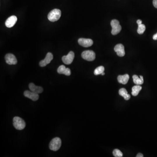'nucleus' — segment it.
I'll list each match as a JSON object with an SVG mask.
<instances>
[{"instance_id": "a211bd4d", "label": "nucleus", "mask_w": 157, "mask_h": 157, "mask_svg": "<svg viewBox=\"0 0 157 157\" xmlns=\"http://www.w3.org/2000/svg\"><path fill=\"white\" fill-rule=\"evenodd\" d=\"M142 87L140 85L135 86L132 88V94L133 96H137L139 94V92L142 90Z\"/></svg>"}, {"instance_id": "aec40b11", "label": "nucleus", "mask_w": 157, "mask_h": 157, "mask_svg": "<svg viewBox=\"0 0 157 157\" xmlns=\"http://www.w3.org/2000/svg\"><path fill=\"white\" fill-rule=\"evenodd\" d=\"M145 29H146V27L144 25L142 24V23L138 24V29H137V32L138 34L140 35L143 34Z\"/></svg>"}, {"instance_id": "4be33fe9", "label": "nucleus", "mask_w": 157, "mask_h": 157, "mask_svg": "<svg viewBox=\"0 0 157 157\" xmlns=\"http://www.w3.org/2000/svg\"><path fill=\"white\" fill-rule=\"evenodd\" d=\"M153 4L154 7L157 8V0H153Z\"/></svg>"}, {"instance_id": "6ab92c4d", "label": "nucleus", "mask_w": 157, "mask_h": 157, "mask_svg": "<svg viewBox=\"0 0 157 157\" xmlns=\"http://www.w3.org/2000/svg\"><path fill=\"white\" fill-rule=\"evenodd\" d=\"M104 71V67L103 66L98 67L94 70V74L95 75L101 74Z\"/></svg>"}, {"instance_id": "ddd939ff", "label": "nucleus", "mask_w": 157, "mask_h": 157, "mask_svg": "<svg viewBox=\"0 0 157 157\" xmlns=\"http://www.w3.org/2000/svg\"><path fill=\"white\" fill-rule=\"evenodd\" d=\"M57 72L59 74H62L67 76H69L71 75L70 69L68 68H66L64 65H61L58 68Z\"/></svg>"}, {"instance_id": "7ed1b4c3", "label": "nucleus", "mask_w": 157, "mask_h": 157, "mask_svg": "<svg viewBox=\"0 0 157 157\" xmlns=\"http://www.w3.org/2000/svg\"><path fill=\"white\" fill-rule=\"evenodd\" d=\"M13 126L16 129L22 130L25 128L26 123L22 118L15 117L13 118Z\"/></svg>"}, {"instance_id": "f257e3e1", "label": "nucleus", "mask_w": 157, "mask_h": 157, "mask_svg": "<svg viewBox=\"0 0 157 157\" xmlns=\"http://www.w3.org/2000/svg\"><path fill=\"white\" fill-rule=\"evenodd\" d=\"M61 16V11L58 9H54L48 13V18L51 22H55L59 20Z\"/></svg>"}, {"instance_id": "5701e85b", "label": "nucleus", "mask_w": 157, "mask_h": 157, "mask_svg": "<svg viewBox=\"0 0 157 157\" xmlns=\"http://www.w3.org/2000/svg\"><path fill=\"white\" fill-rule=\"evenodd\" d=\"M153 39L154 40H157V33L153 36Z\"/></svg>"}, {"instance_id": "f03ea898", "label": "nucleus", "mask_w": 157, "mask_h": 157, "mask_svg": "<svg viewBox=\"0 0 157 157\" xmlns=\"http://www.w3.org/2000/svg\"><path fill=\"white\" fill-rule=\"evenodd\" d=\"M62 141L60 138L55 137L52 139L49 143V149L53 151H56L59 150L61 146Z\"/></svg>"}, {"instance_id": "f8f14e48", "label": "nucleus", "mask_w": 157, "mask_h": 157, "mask_svg": "<svg viewBox=\"0 0 157 157\" xmlns=\"http://www.w3.org/2000/svg\"><path fill=\"white\" fill-rule=\"evenodd\" d=\"M17 21V18L15 15H12L9 17L5 22V24L8 28H11L15 24Z\"/></svg>"}, {"instance_id": "4468645a", "label": "nucleus", "mask_w": 157, "mask_h": 157, "mask_svg": "<svg viewBox=\"0 0 157 157\" xmlns=\"http://www.w3.org/2000/svg\"><path fill=\"white\" fill-rule=\"evenodd\" d=\"M29 88L31 91L35 93H41L43 91V89L41 86H38L35 85L33 83H30L29 84Z\"/></svg>"}, {"instance_id": "20e7f679", "label": "nucleus", "mask_w": 157, "mask_h": 157, "mask_svg": "<svg viewBox=\"0 0 157 157\" xmlns=\"http://www.w3.org/2000/svg\"><path fill=\"white\" fill-rule=\"evenodd\" d=\"M81 56L84 60L88 61H93L96 58L95 53L92 50H86L84 51L82 53Z\"/></svg>"}, {"instance_id": "393cba45", "label": "nucleus", "mask_w": 157, "mask_h": 157, "mask_svg": "<svg viewBox=\"0 0 157 157\" xmlns=\"http://www.w3.org/2000/svg\"><path fill=\"white\" fill-rule=\"evenodd\" d=\"M104 74H105V73H104H104H102V74H101V75H102V76L104 75Z\"/></svg>"}, {"instance_id": "412c9836", "label": "nucleus", "mask_w": 157, "mask_h": 157, "mask_svg": "<svg viewBox=\"0 0 157 157\" xmlns=\"http://www.w3.org/2000/svg\"><path fill=\"white\" fill-rule=\"evenodd\" d=\"M113 153L114 156L115 157H122L123 156L121 151L118 149H114Z\"/></svg>"}, {"instance_id": "2eb2a0df", "label": "nucleus", "mask_w": 157, "mask_h": 157, "mask_svg": "<svg viewBox=\"0 0 157 157\" xmlns=\"http://www.w3.org/2000/svg\"><path fill=\"white\" fill-rule=\"evenodd\" d=\"M129 79V76L128 74L119 75L118 77V82L123 84H126Z\"/></svg>"}, {"instance_id": "423d86ee", "label": "nucleus", "mask_w": 157, "mask_h": 157, "mask_svg": "<svg viewBox=\"0 0 157 157\" xmlns=\"http://www.w3.org/2000/svg\"><path fill=\"white\" fill-rule=\"evenodd\" d=\"M74 57V53L73 51H70L67 55H65L62 57V62L67 65H69L73 62Z\"/></svg>"}, {"instance_id": "9d476101", "label": "nucleus", "mask_w": 157, "mask_h": 157, "mask_svg": "<svg viewBox=\"0 0 157 157\" xmlns=\"http://www.w3.org/2000/svg\"><path fill=\"white\" fill-rule=\"evenodd\" d=\"M24 95L26 97L30 99L33 101H37L39 98V95L38 93H35L33 92L26 90L24 93Z\"/></svg>"}, {"instance_id": "39448f33", "label": "nucleus", "mask_w": 157, "mask_h": 157, "mask_svg": "<svg viewBox=\"0 0 157 157\" xmlns=\"http://www.w3.org/2000/svg\"><path fill=\"white\" fill-rule=\"evenodd\" d=\"M111 25L112 28L111 31L112 35H116L120 33L121 30V26L120 25V22L118 20L116 19L112 20Z\"/></svg>"}, {"instance_id": "f3484780", "label": "nucleus", "mask_w": 157, "mask_h": 157, "mask_svg": "<svg viewBox=\"0 0 157 157\" xmlns=\"http://www.w3.org/2000/svg\"><path fill=\"white\" fill-rule=\"evenodd\" d=\"M133 79L134 83L137 85H141L144 83L143 77L142 76H140L139 78L137 75H135L133 76Z\"/></svg>"}, {"instance_id": "b1692460", "label": "nucleus", "mask_w": 157, "mask_h": 157, "mask_svg": "<svg viewBox=\"0 0 157 157\" xmlns=\"http://www.w3.org/2000/svg\"><path fill=\"white\" fill-rule=\"evenodd\" d=\"M137 157H143L144 156L142 154H141V153H138L137 154V156H136Z\"/></svg>"}, {"instance_id": "dca6fc26", "label": "nucleus", "mask_w": 157, "mask_h": 157, "mask_svg": "<svg viewBox=\"0 0 157 157\" xmlns=\"http://www.w3.org/2000/svg\"><path fill=\"white\" fill-rule=\"evenodd\" d=\"M119 93L120 96L124 98L125 100H128L130 99V96L128 94L127 90L124 88H121L119 90Z\"/></svg>"}, {"instance_id": "6e6552de", "label": "nucleus", "mask_w": 157, "mask_h": 157, "mask_svg": "<svg viewBox=\"0 0 157 157\" xmlns=\"http://www.w3.org/2000/svg\"><path fill=\"white\" fill-rule=\"evenodd\" d=\"M53 56L52 53H48L45 59L40 62L39 66L41 67H46L47 65L50 63L51 61L53 60Z\"/></svg>"}, {"instance_id": "9b49d317", "label": "nucleus", "mask_w": 157, "mask_h": 157, "mask_svg": "<svg viewBox=\"0 0 157 157\" xmlns=\"http://www.w3.org/2000/svg\"><path fill=\"white\" fill-rule=\"evenodd\" d=\"M114 51L117 53V55L120 57H123L125 55L124 46L121 44H118L115 46Z\"/></svg>"}, {"instance_id": "1a4fd4ad", "label": "nucleus", "mask_w": 157, "mask_h": 157, "mask_svg": "<svg viewBox=\"0 0 157 157\" xmlns=\"http://www.w3.org/2000/svg\"><path fill=\"white\" fill-rule=\"evenodd\" d=\"M78 41L79 45L84 47H89L93 44V41L90 39L80 38Z\"/></svg>"}, {"instance_id": "0eeeda50", "label": "nucleus", "mask_w": 157, "mask_h": 157, "mask_svg": "<svg viewBox=\"0 0 157 157\" xmlns=\"http://www.w3.org/2000/svg\"><path fill=\"white\" fill-rule=\"evenodd\" d=\"M5 60L6 63L9 65H15L17 63L16 58L12 54L8 53L6 55Z\"/></svg>"}]
</instances>
